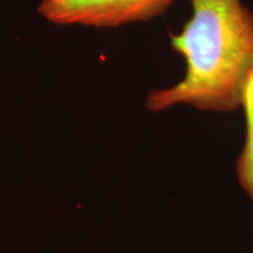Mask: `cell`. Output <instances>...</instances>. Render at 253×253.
<instances>
[{
  "label": "cell",
  "instance_id": "obj_1",
  "mask_svg": "<svg viewBox=\"0 0 253 253\" xmlns=\"http://www.w3.org/2000/svg\"><path fill=\"white\" fill-rule=\"evenodd\" d=\"M192 15L170 45L185 61L182 80L151 90L150 112L189 106L229 113L240 107V91L253 66V11L242 0H189Z\"/></svg>",
  "mask_w": 253,
  "mask_h": 253
},
{
  "label": "cell",
  "instance_id": "obj_2",
  "mask_svg": "<svg viewBox=\"0 0 253 253\" xmlns=\"http://www.w3.org/2000/svg\"><path fill=\"white\" fill-rule=\"evenodd\" d=\"M175 0H41L38 13L55 25L114 28L162 15Z\"/></svg>",
  "mask_w": 253,
  "mask_h": 253
},
{
  "label": "cell",
  "instance_id": "obj_3",
  "mask_svg": "<svg viewBox=\"0 0 253 253\" xmlns=\"http://www.w3.org/2000/svg\"><path fill=\"white\" fill-rule=\"evenodd\" d=\"M240 107L244 110L246 135L237 161V178L240 188L253 204V66L246 74L240 91Z\"/></svg>",
  "mask_w": 253,
  "mask_h": 253
}]
</instances>
